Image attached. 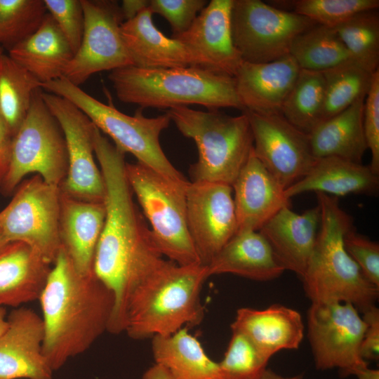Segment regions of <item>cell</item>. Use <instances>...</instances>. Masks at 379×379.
I'll list each match as a JSON object with an SVG mask.
<instances>
[{
	"label": "cell",
	"instance_id": "6da1fadb",
	"mask_svg": "<svg viewBox=\"0 0 379 379\" xmlns=\"http://www.w3.org/2000/svg\"><path fill=\"white\" fill-rule=\"evenodd\" d=\"M95 155L105 187L106 215L93 262L95 276L112 292L109 333L124 332L128 300L135 289L166 260L133 201L126 175L125 153L95 127Z\"/></svg>",
	"mask_w": 379,
	"mask_h": 379
},
{
	"label": "cell",
	"instance_id": "7a4b0ae2",
	"mask_svg": "<svg viewBox=\"0 0 379 379\" xmlns=\"http://www.w3.org/2000/svg\"><path fill=\"white\" fill-rule=\"evenodd\" d=\"M39 300L43 352L53 371L86 352L107 331L114 307L112 292L94 272H78L62 247Z\"/></svg>",
	"mask_w": 379,
	"mask_h": 379
},
{
	"label": "cell",
	"instance_id": "3957f363",
	"mask_svg": "<svg viewBox=\"0 0 379 379\" xmlns=\"http://www.w3.org/2000/svg\"><path fill=\"white\" fill-rule=\"evenodd\" d=\"M316 194L320 229L301 278L305 293L312 303L348 302L363 313L375 306L379 288L366 278L345 248L344 237L353 228L352 218L338 197Z\"/></svg>",
	"mask_w": 379,
	"mask_h": 379
},
{
	"label": "cell",
	"instance_id": "277c9868",
	"mask_svg": "<svg viewBox=\"0 0 379 379\" xmlns=\"http://www.w3.org/2000/svg\"><path fill=\"white\" fill-rule=\"evenodd\" d=\"M208 277L206 266H181L166 260L131 294L124 332L142 340L198 325L204 315L201 292Z\"/></svg>",
	"mask_w": 379,
	"mask_h": 379
},
{
	"label": "cell",
	"instance_id": "5b68a950",
	"mask_svg": "<svg viewBox=\"0 0 379 379\" xmlns=\"http://www.w3.org/2000/svg\"><path fill=\"white\" fill-rule=\"evenodd\" d=\"M108 79L118 99L141 109H171L190 105L208 110H244L234 78L199 67L144 68L127 66L110 72Z\"/></svg>",
	"mask_w": 379,
	"mask_h": 379
},
{
	"label": "cell",
	"instance_id": "8992f818",
	"mask_svg": "<svg viewBox=\"0 0 379 379\" xmlns=\"http://www.w3.org/2000/svg\"><path fill=\"white\" fill-rule=\"evenodd\" d=\"M179 131L192 139L198 160L192 166V182L232 186L253 148L247 114L231 116L218 109L195 110L187 106L167 109Z\"/></svg>",
	"mask_w": 379,
	"mask_h": 379
},
{
	"label": "cell",
	"instance_id": "52a82bcc",
	"mask_svg": "<svg viewBox=\"0 0 379 379\" xmlns=\"http://www.w3.org/2000/svg\"><path fill=\"white\" fill-rule=\"evenodd\" d=\"M41 87L72 102L112 138L117 147L133 154L138 162L175 182H190L169 161L161 147L159 136L171 121L166 113L149 118L143 116L140 108L133 116L126 114L112 105L96 100L65 77L41 84Z\"/></svg>",
	"mask_w": 379,
	"mask_h": 379
},
{
	"label": "cell",
	"instance_id": "ba28073f",
	"mask_svg": "<svg viewBox=\"0 0 379 379\" xmlns=\"http://www.w3.org/2000/svg\"><path fill=\"white\" fill-rule=\"evenodd\" d=\"M126 175L151 225L163 256L181 266L201 265L187 219V185L175 182L147 166L126 163Z\"/></svg>",
	"mask_w": 379,
	"mask_h": 379
},
{
	"label": "cell",
	"instance_id": "9c48e42d",
	"mask_svg": "<svg viewBox=\"0 0 379 379\" xmlns=\"http://www.w3.org/2000/svg\"><path fill=\"white\" fill-rule=\"evenodd\" d=\"M34 93L29 109L13 138L11 164L0 187L11 194L29 173L60 187L68 171V156L62 128L41 96Z\"/></svg>",
	"mask_w": 379,
	"mask_h": 379
},
{
	"label": "cell",
	"instance_id": "30bf717a",
	"mask_svg": "<svg viewBox=\"0 0 379 379\" xmlns=\"http://www.w3.org/2000/svg\"><path fill=\"white\" fill-rule=\"evenodd\" d=\"M60 189L39 175L22 182L0 212L1 239L22 241L53 265L62 244L59 230Z\"/></svg>",
	"mask_w": 379,
	"mask_h": 379
},
{
	"label": "cell",
	"instance_id": "8fae6325",
	"mask_svg": "<svg viewBox=\"0 0 379 379\" xmlns=\"http://www.w3.org/2000/svg\"><path fill=\"white\" fill-rule=\"evenodd\" d=\"M232 34L244 62L265 63L289 55L295 38L317 23L260 0H233Z\"/></svg>",
	"mask_w": 379,
	"mask_h": 379
},
{
	"label": "cell",
	"instance_id": "7c38bea8",
	"mask_svg": "<svg viewBox=\"0 0 379 379\" xmlns=\"http://www.w3.org/2000/svg\"><path fill=\"white\" fill-rule=\"evenodd\" d=\"M366 323L348 302L312 303L307 334L315 366L338 368L342 375H356L368 366L360 354Z\"/></svg>",
	"mask_w": 379,
	"mask_h": 379
},
{
	"label": "cell",
	"instance_id": "4fadbf2b",
	"mask_svg": "<svg viewBox=\"0 0 379 379\" xmlns=\"http://www.w3.org/2000/svg\"><path fill=\"white\" fill-rule=\"evenodd\" d=\"M81 1L84 14L83 36L63 77L77 86L97 72L133 65L121 34L124 19L118 3Z\"/></svg>",
	"mask_w": 379,
	"mask_h": 379
},
{
	"label": "cell",
	"instance_id": "5bb4252c",
	"mask_svg": "<svg viewBox=\"0 0 379 379\" xmlns=\"http://www.w3.org/2000/svg\"><path fill=\"white\" fill-rule=\"evenodd\" d=\"M41 96L63 132L68 156L67 176L60 190L81 200L104 202L105 182L95 163L93 134L95 126L68 100L49 92Z\"/></svg>",
	"mask_w": 379,
	"mask_h": 379
},
{
	"label": "cell",
	"instance_id": "9a60e30c",
	"mask_svg": "<svg viewBox=\"0 0 379 379\" xmlns=\"http://www.w3.org/2000/svg\"><path fill=\"white\" fill-rule=\"evenodd\" d=\"M244 112L248 117L255 156L285 190L310 171L317 160L310 134L295 127L281 114Z\"/></svg>",
	"mask_w": 379,
	"mask_h": 379
},
{
	"label": "cell",
	"instance_id": "2e32d148",
	"mask_svg": "<svg viewBox=\"0 0 379 379\" xmlns=\"http://www.w3.org/2000/svg\"><path fill=\"white\" fill-rule=\"evenodd\" d=\"M232 187L190 182L187 187L189 232L201 263L207 266L237 232Z\"/></svg>",
	"mask_w": 379,
	"mask_h": 379
},
{
	"label": "cell",
	"instance_id": "e0dca14e",
	"mask_svg": "<svg viewBox=\"0 0 379 379\" xmlns=\"http://www.w3.org/2000/svg\"><path fill=\"white\" fill-rule=\"evenodd\" d=\"M233 0H211L185 32L172 36L191 55L194 66L234 77L243 62L234 46L231 15Z\"/></svg>",
	"mask_w": 379,
	"mask_h": 379
},
{
	"label": "cell",
	"instance_id": "ac0fdd59",
	"mask_svg": "<svg viewBox=\"0 0 379 379\" xmlns=\"http://www.w3.org/2000/svg\"><path fill=\"white\" fill-rule=\"evenodd\" d=\"M7 320V328L0 335V379H51L53 371L43 352L41 316L19 307Z\"/></svg>",
	"mask_w": 379,
	"mask_h": 379
},
{
	"label": "cell",
	"instance_id": "d6986e66",
	"mask_svg": "<svg viewBox=\"0 0 379 379\" xmlns=\"http://www.w3.org/2000/svg\"><path fill=\"white\" fill-rule=\"evenodd\" d=\"M232 187L237 232L259 231L279 211L291 206L285 189L255 156L253 148Z\"/></svg>",
	"mask_w": 379,
	"mask_h": 379
},
{
	"label": "cell",
	"instance_id": "ffe728a7",
	"mask_svg": "<svg viewBox=\"0 0 379 379\" xmlns=\"http://www.w3.org/2000/svg\"><path fill=\"white\" fill-rule=\"evenodd\" d=\"M300 70L290 55L265 63L243 61L234 78L244 111L260 114H281Z\"/></svg>",
	"mask_w": 379,
	"mask_h": 379
},
{
	"label": "cell",
	"instance_id": "44dd1931",
	"mask_svg": "<svg viewBox=\"0 0 379 379\" xmlns=\"http://www.w3.org/2000/svg\"><path fill=\"white\" fill-rule=\"evenodd\" d=\"M320 223L318 205L302 213L286 206L258 231L268 243L277 262L300 278L313 251Z\"/></svg>",
	"mask_w": 379,
	"mask_h": 379
},
{
	"label": "cell",
	"instance_id": "7402d4cb",
	"mask_svg": "<svg viewBox=\"0 0 379 379\" xmlns=\"http://www.w3.org/2000/svg\"><path fill=\"white\" fill-rule=\"evenodd\" d=\"M106 215L104 202L81 200L60 190L59 230L62 248L76 270L93 272L97 245Z\"/></svg>",
	"mask_w": 379,
	"mask_h": 379
},
{
	"label": "cell",
	"instance_id": "603a6c76",
	"mask_svg": "<svg viewBox=\"0 0 379 379\" xmlns=\"http://www.w3.org/2000/svg\"><path fill=\"white\" fill-rule=\"evenodd\" d=\"M232 331L241 333L269 361L282 350H296L303 338L300 314L281 305L264 310L242 307L237 311Z\"/></svg>",
	"mask_w": 379,
	"mask_h": 379
},
{
	"label": "cell",
	"instance_id": "cb8c5ba5",
	"mask_svg": "<svg viewBox=\"0 0 379 379\" xmlns=\"http://www.w3.org/2000/svg\"><path fill=\"white\" fill-rule=\"evenodd\" d=\"M51 267L24 242L0 245V305L17 308L39 300Z\"/></svg>",
	"mask_w": 379,
	"mask_h": 379
},
{
	"label": "cell",
	"instance_id": "d4e9b609",
	"mask_svg": "<svg viewBox=\"0 0 379 379\" xmlns=\"http://www.w3.org/2000/svg\"><path fill=\"white\" fill-rule=\"evenodd\" d=\"M152 15L148 7L121 25V37L133 65L144 68L194 66L185 46L163 34L154 24Z\"/></svg>",
	"mask_w": 379,
	"mask_h": 379
},
{
	"label": "cell",
	"instance_id": "484cf974",
	"mask_svg": "<svg viewBox=\"0 0 379 379\" xmlns=\"http://www.w3.org/2000/svg\"><path fill=\"white\" fill-rule=\"evenodd\" d=\"M379 175L369 166L335 157L317 159L310 171L285 190L292 197L307 192L338 197L351 194H375Z\"/></svg>",
	"mask_w": 379,
	"mask_h": 379
},
{
	"label": "cell",
	"instance_id": "4316f807",
	"mask_svg": "<svg viewBox=\"0 0 379 379\" xmlns=\"http://www.w3.org/2000/svg\"><path fill=\"white\" fill-rule=\"evenodd\" d=\"M208 277L232 274L255 281L279 277L285 270L258 231L237 232L206 266Z\"/></svg>",
	"mask_w": 379,
	"mask_h": 379
},
{
	"label": "cell",
	"instance_id": "83f0119b",
	"mask_svg": "<svg viewBox=\"0 0 379 379\" xmlns=\"http://www.w3.org/2000/svg\"><path fill=\"white\" fill-rule=\"evenodd\" d=\"M8 52L41 84L63 77L74 56L69 44L48 13L33 34Z\"/></svg>",
	"mask_w": 379,
	"mask_h": 379
},
{
	"label": "cell",
	"instance_id": "f1b7e54d",
	"mask_svg": "<svg viewBox=\"0 0 379 379\" xmlns=\"http://www.w3.org/2000/svg\"><path fill=\"white\" fill-rule=\"evenodd\" d=\"M365 98L320 122L310 133L313 155L317 159L335 157L361 163L367 145L363 128Z\"/></svg>",
	"mask_w": 379,
	"mask_h": 379
},
{
	"label": "cell",
	"instance_id": "f546056e",
	"mask_svg": "<svg viewBox=\"0 0 379 379\" xmlns=\"http://www.w3.org/2000/svg\"><path fill=\"white\" fill-rule=\"evenodd\" d=\"M152 350L155 364L163 366L171 379H222L218 363L207 355L187 327L152 338Z\"/></svg>",
	"mask_w": 379,
	"mask_h": 379
},
{
	"label": "cell",
	"instance_id": "4dcf8cb0",
	"mask_svg": "<svg viewBox=\"0 0 379 379\" xmlns=\"http://www.w3.org/2000/svg\"><path fill=\"white\" fill-rule=\"evenodd\" d=\"M41 83L8 55L0 56V115L14 135L25 119Z\"/></svg>",
	"mask_w": 379,
	"mask_h": 379
},
{
	"label": "cell",
	"instance_id": "1f68e13d",
	"mask_svg": "<svg viewBox=\"0 0 379 379\" xmlns=\"http://www.w3.org/2000/svg\"><path fill=\"white\" fill-rule=\"evenodd\" d=\"M289 55L300 69L321 72L352 60L335 29L319 24L295 38Z\"/></svg>",
	"mask_w": 379,
	"mask_h": 379
},
{
	"label": "cell",
	"instance_id": "d6a6232c",
	"mask_svg": "<svg viewBox=\"0 0 379 379\" xmlns=\"http://www.w3.org/2000/svg\"><path fill=\"white\" fill-rule=\"evenodd\" d=\"M322 73L324 99L321 121L342 112L357 100L365 98L373 74L352 59Z\"/></svg>",
	"mask_w": 379,
	"mask_h": 379
},
{
	"label": "cell",
	"instance_id": "836d02e7",
	"mask_svg": "<svg viewBox=\"0 0 379 379\" xmlns=\"http://www.w3.org/2000/svg\"><path fill=\"white\" fill-rule=\"evenodd\" d=\"M324 99L323 73L300 69L281 114L295 127L310 134L321 121Z\"/></svg>",
	"mask_w": 379,
	"mask_h": 379
},
{
	"label": "cell",
	"instance_id": "e575fe53",
	"mask_svg": "<svg viewBox=\"0 0 379 379\" xmlns=\"http://www.w3.org/2000/svg\"><path fill=\"white\" fill-rule=\"evenodd\" d=\"M351 58L375 72L379 65V13L375 10L359 13L335 28Z\"/></svg>",
	"mask_w": 379,
	"mask_h": 379
},
{
	"label": "cell",
	"instance_id": "d590c367",
	"mask_svg": "<svg viewBox=\"0 0 379 379\" xmlns=\"http://www.w3.org/2000/svg\"><path fill=\"white\" fill-rule=\"evenodd\" d=\"M48 13L44 0H0V46L9 51L33 34Z\"/></svg>",
	"mask_w": 379,
	"mask_h": 379
},
{
	"label": "cell",
	"instance_id": "8d00e7d4",
	"mask_svg": "<svg viewBox=\"0 0 379 379\" xmlns=\"http://www.w3.org/2000/svg\"><path fill=\"white\" fill-rule=\"evenodd\" d=\"M293 11L317 24L335 28L354 15L378 9V0H295Z\"/></svg>",
	"mask_w": 379,
	"mask_h": 379
},
{
	"label": "cell",
	"instance_id": "74e56055",
	"mask_svg": "<svg viewBox=\"0 0 379 379\" xmlns=\"http://www.w3.org/2000/svg\"><path fill=\"white\" fill-rule=\"evenodd\" d=\"M267 362L246 336L232 331L227 350L218 364L222 379H260Z\"/></svg>",
	"mask_w": 379,
	"mask_h": 379
},
{
	"label": "cell",
	"instance_id": "f35d334b",
	"mask_svg": "<svg viewBox=\"0 0 379 379\" xmlns=\"http://www.w3.org/2000/svg\"><path fill=\"white\" fill-rule=\"evenodd\" d=\"M48 13L59 30L77 52L81 42L84 14L81 0H44Z\"/></svg>",
	"mask_w": 379,
	"mask_h": 379
},
{
	"label": "cell",
	"instance_id": "ab89813d",
	"mask_svg": "<svg viewBox=\"0 0 379 379\" xmlns=\"http://www.w3.org/2000/svg\"><path fill=\"white\" fill-rule=\"evenodd\" d=\"M207 4L206 0H149V9L167 20L175 36L189 29Z\"/></svg>",
	"mask_w": 379,
	"mask_h": 379
},
{
	"label": "cell",
	"instance_id": "60d3db41",
	"mask_svg": "<svg viewBox=\"0 0 379 379\" xmlns=\"http://www.w3.org/2000/svg\"><path fill=\"white\" fill-rule=\"evenodd\" d=\"M344 246L361 269L366 278L379 288V245L364 235L348 231L344 237Z\"/></svg>",
	"mask_w": 379,
	"mask_h": 379
},
{
	"label": "cell",
	"instance_id": "b9f144b4",
	"mask_svg": "<svg viewBox=\"0 0 379 379\" xmlns=\"http://www.w3.org/2000/svg\"><path fill=\"white\" fill-rule=\"evenodd\" d=\"M363 128L367 148L371 154L368 165L379 175V70L373 74L372 81L365 98Z\"/></svg>",
	"mask_w": 379,
	"mask_h": 379
},
{
	"label": "cell",
	"instance_id": "7bdbcfd3",
	"mask_svg": "<svg viewBox=\"0 0 379 379\" xmlns=\"http://www.w3.org/2000/svg\"><path fill=\"white\" fill-rule=\"evenodd\" d=\"M367 326L360 346L361 357L378 359L379 357V310L373 306L363 312Z\"/></svg>",
	"mask_w": 379,
	"mask_h": 379
},
{
	"label": "cell",
	"instance_id": "ee69618b",
	"mask_svg": "<svg viewBox=\"0 0 379 379\" xmlns=\"http://www.w3.org/2000/svg\"><path fill=\"white\" fill-rule=\"evenodd\" d=\"M13 135L0 115V186L10 167Z\"/></svg>",
	"mask_w": 379,
	"mask_h": 379
},
{
	"label": "cell",
	"instance_id": "f6af8a7d",
	"mask_svg": "<svg viewBox=\"0 0 379 379\" xmlns=\"http://www.w3.org/2000/svg\"><path fill=\"white\" fill-rule=\"evenodd\" d=\"M149 0H124L120 6L121 15L124 21L135 18L142 11L147 8Z\"/></svg>",
	"mask_w": 379,
	"mask_h": 379
},
{
	"label": "cell",
	"instance_id": "bcb514c9",
	"mask_svg": "<svg viewBox=\"0 0 379 379\" xmlns=\"http://www.w3.org/2000/svg\"><path fill=\"white\" fill-rule=\"evenodd\" d=\"M142 379H171V378L163 366L155 364L146 371Z\"/></svg>",
	"mask_w": 379,
	"mask_h": 379
},
{
	"label": "cell",
	"instance_id": "7dc6e473",
	"mask_svg": "<svg viewBox=\"0 0 379 379\" xmlns=\"http://www.w3.org/2000/svg\"><path fill=\"white\" fill-rule=\"evenodd\" d=\"M358 379H379V371L366 367L355 375Z\"/></svg>",
	"mask_w": 379,
	"mask_h": 379
},
{
	"label": "cell",
	"instance_id": "c3c4849f",
	"mask_svg": "<svg viewBox=\"0 0 379 379\" xmlns=\"http://www.w3.org/2000/svg\"><path fill=\"white\" fill-rule=\"evenodd\" d=\"M260 379H303V376L302 375H297L293 377H283L272 370L266 368Z\"/></svg>",
	"mask_w": 379,
	"mask_h": 379
},
{
	"label": "cell",
	"instance_id": "681fc988",
	"mask_svg": "<svg viewBox=\"0 0 379 379\" xmlns=\"http://www.w3.org/2000/svg\"><path fill=\"white\" fill-rule=\"evenodd\" d=\"M8 326L6 312L4 306L0 305V335H1Z\"/></svg>",
	"mask_w": 379,
	"mask_h": 379
},
{
	"label": "cell",
	"instance_id": "f907efd6",
	"mask_svg": "<svg viewBox=\"0 0 379 379\" xmlns=\"http://www.w3.org/2000/svg\"><path fill=\"white\" fill-rule=\"evenodd\" d=\"M5 242H4L1 239V225H0V244H4Z\"/></svg>",
	"mask_w": 379,
	"mask_h": 379
},
{
	"label": "cell",
	"instance_id": "816d5d0a",
	"mask_svg": "<svg viewBox=\"0 0 379 379\" xmlns=\"http://www.w3.org/2000/svg\"><path fill=\"white\" fill-rule=\"evenodd\" d=\"M3 53H4L3 52V48L1 47H0V56Z\"/></svg>",
	"mask_w": 379,
	"mask_h": 379
},
{
	"label": "cell",
	"instance_id": "f5cc1de1",
	"mask_svg": "<svg viewBox=\"0 0 379 379\" xmlns=\"http://www.w3.org/2000/svg\"><path fill=\"white\" fill-rule=\"evenodd\" d=\"M0 47H1V46H0Z\"/></svg>",
	"mask_w": 379,
	"mask_h": 379
}]
</instances>
